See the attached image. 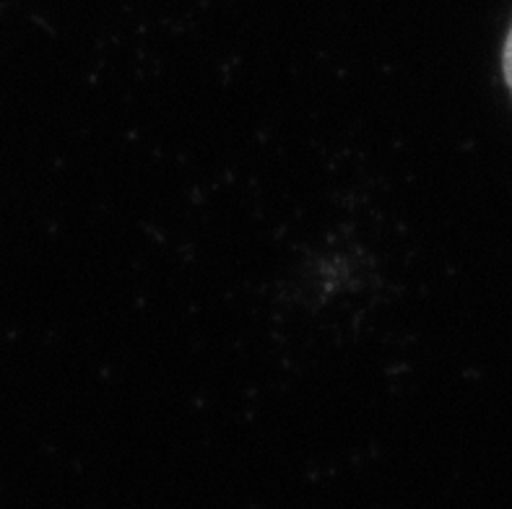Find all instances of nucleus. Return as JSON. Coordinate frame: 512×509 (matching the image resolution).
<instances>
[{
    "instance_id": "nucleus-1",
    "label": "nucleus",
    "mask_w": 512,
    "mask_h": 509,
    "mask_svg": "<svg viewBox=\"0 0 512 509\" xmlns=\"http://www.w3.org/2000/svg\"><path fill=\"white\" fill-rule=\"evenodd\" d=\"M502 65H505V78H507V86L512 91V26H510V34H507V42H505V55H502Z\"/></svg>"
}]
</instances>
